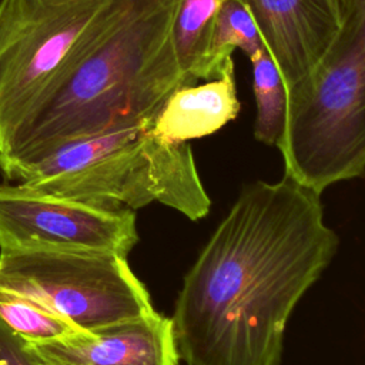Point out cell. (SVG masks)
I'll use <instances>...</instances> for the list:
<instances>
[{"label": "cell", "instance_id": "3", "mask_svg": "<svg viewBox=\"0 0 365 365\" xmlns=\"http://www.w3.org/2000/svg\"><path fill=\"white\" fill-rule=\"evenodd\" d=\"M148 124L70 141L33 165L19 184L97 208L137 210L164 204L187 218H204L211 200L191 145L165 143Z\"/></svg>", "mask_w": 365, "mask_h": 365}, {"label": "cell", "instance_id": "14", "mask_svg": "<svg viewBox=\"0 0 365 365\" xmlns=\"http://www.w3.org/2000/svg\"><path fill=\"white\" fill-rule=\"evenodd\" d=\"M235 48H240L251 60L265 48V44L247 6L241 0H224L212 34L208 80L220 77L224 64L232 57Z\"/></svg>", "mask_w": 365, "mask_h": 365}, {"label": "cell", "instance_id": "4", "mask_svg": "<svg viewBox=\"0 0 365 365\" xmlns=\"http://www.w3.org/2000/svg\"><path fill=\"white\" fill-rule=\"evenodd\" d=\"M341 29L311 76L288 93L278 148L285 174L322 194L365 175V0H339Z\"/></svg>", "mask_w": 365, "mask_h": 365}, {"label": "cell", "instance_id": "5", "mask_svg": "<svg viewBox=\"0 0 365 365\" xmlns=\"http://www.w3.org/2000/svg\"><path fill=\"white\" fill-rule=\"evenodd\" d=\"M108 0H0V153L60 86Z\"/></svg>", "mask_w": 365, "mask_h": 365}, {"label": "cell", "instance_id": "12", "mask_svg": "<svg viewBox=\"0 0 365 365\" xmlns=\"http://www.w3.org/2000/svg\"><path fill=\"white\" fill-rule=\"evenodd\" d=\"M252 90L257 104L254 137L262 144L277 147L288 114V93L282 77L267 48L251 58Z\"/></svg>", "mask_w": 365, "mask_h": 365}, {"label": "cell", "instance_id": "2", "mask_svg": "<svg viewBox=\"0 0 365 365\" xmlns=\"http://www.w3.org/2000/svg\"><path fill=\"white\" fill-rule=\"evenodd\" d=\"M180 0H108L60 86L0 153L19 181L64 144L123 127L151 125L168 96L190 83L173 43Z\"/></svg>", "mask_w": 365, "mask_h": 365}, {"label": "cell", "instance_id": "9", "mask_svg": "<svg viewBox=\"0 0 365 365\" xmlns=\"http://www.w3.org/2000/svg\"><path fill=\"white\" fill-rule=\"evenodd\" d=\"M26 349L41 365H180L181 359L173 321L158 312L63 341L26 342Z\"/></svg>", "mask_w": 365, "mask_h": 365}, {"label": "cell", "instance_id": "8", "mask_svg": "<svg viewBox=\"0 0 365 365\" xmlns=\"http://www.w3.org/2000/svg\"><path fill=\"white\" fill-rule=\"evenodd\" d=\"M251 13L287 93L319 64L341 29L339 0H241Z\"/></svg>", "mask_w": 365, "mask_h": 365}, {"label": "cell", "instance_id": "13", "mask_svg": "<svg viewBox=\"0 0 365 365\" xmlns=\"http://www.w3.org/2000/svg\"><path fill=\"white\" fill-rule=\"evenodd\" d=\"M0 322L26 342L63 341L86 334L27 297L0 288Z\"/></svg>", "mask_w": 365, "mask_h": 365}, {"label": "cell", "instance_id": "6", "mask_svg": "<svg viewBox=\"0 0 365 365\" xmlns=\"http://www.w3.org/2000/svg\"><path fill=\"white\" fill-rule=\"evenodd\" d=\"M0 288L86 332L157 312L127 258L111 252L0 250Z\"/></svg>", "mask_w": 365, "mask_h": 365}, {"label": "cell", "instance_id": "15", "mask_svg": "<svg viewBox=\"0 0 365 365\" xmlns=\"http://www.w3.org/2000/svg\"><path fill=\"white\" fill-rule=\"evenodd\" d=\"M0 365H41L26 349V342L0 322Z\"/></svg>", "mask_w": 365, "mask_h": 365}, {"label": "cell", "instance_id": "1", "mask_svg": "<svg viewBox=\"0 0 365 365\" xmlns=\"http://www.w3.org/2000/svg\"><path fill=\"white\" fill-rule=\"evenodd\" d=\"M339 247L321 195L284 175L240 191L171 317L185 365H279L288 319Z\"/></svg>", "mask_w": 365, "mask_h": 365}, {"label": "cell", "instance_id": "10", "mask_svg": "<svg viewBox=\"0 0 365 365\" xmlns=\"http://www.w3.org/2000/svg\"><path fill=\"white\" fill-rule=\"evenodd\" d=\"M232 57L220 77L204 84L174 90L157 113L150 134L165 143H188L211 135L235 120L241 103L237 96Z\"/></svg>", "mask_w": 365, "mask_h": 365}, {"label": "cell", "instance_id": "7", "mask_svg": "<svg viewBox=\"0 0 365 365\" xmlns=\"http://www.w3.org/2000/svg\"><path fill=\"white\" fill-rule=\"evenodd\" d=\"M138 234L133 210H106L0 185V250L111 252L127 257Z\"/></svg>", "mask_w": 365, "mask_h": 365}, {"label": "cell", "instance_id": "11", "mask_svg": "<svg viewBox=\"0 0 365 365\" xmlns=\"http://www.w3.org/2000/svg\"><path fill=\"white\" fill-rule=\"evenodd\" d=\"M224 0H180L173 43L180 70L190 84L208 81V64L217 14Z\"/></svg>", "mask_w": 365, "mask_h": 365}]
</instances>
